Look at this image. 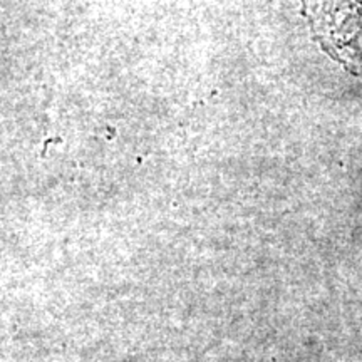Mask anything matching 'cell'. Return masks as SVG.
Segmentation results:
<instances>
[{"label":"cell","mask_w":362,"mask_h":362,"mask_svg":"<svg viewBox=\"0 0 362 362\" xmlns=\"http://www.w3.org/2000/svg\"><path fill=\"white\" fill-rule=\"evenodd\" d=\"M304 13L329 56L362 79V0H304Z\"/></svg>","instance_id":"cell-1"}]
</instances>
